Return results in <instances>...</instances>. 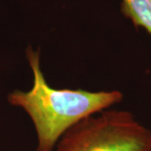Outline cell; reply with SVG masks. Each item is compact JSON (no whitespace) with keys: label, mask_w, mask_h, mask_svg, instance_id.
<instances>
[{"label":"cell","mask_w":151,"mask_h":151,"mask_svg":"<svg viewBox=\"0 0 151 151\" xmlns=\"http://www.w3.org/2000/svg\"><path fill=\"white\" fill-rule=\"evenodd\" d=\"M26 56L33 72V86L9 93L11 105L29 115L36 134V151H53L59 139L72 126L87 117L120 103L118 90L90 92L83 89H56L49 85L40 66V50L28 47Z\"/></svg>","instance_id":"1"},{"label":"cell","mask_w":151,"mask_h":151,"mask_svg":"<svg viewBox=\"0 0 151 151\" xmlns=\"http://www.w3.org/2000/svg\"><path fill=\"white\" fill-rule=\"evenodd\" d=\"M53 151H151V129L130 112L106 109L72 126Z\"/></svg>","instance_id":"2"},{"label":"cell","mask_w":151,"mask_h":151,"mask_svg":"<svg viewBox=\"0 0 151 151\" xmlns=\"http://www.w3.org/2000/svg\"><path fill=\"white\" fill-rule=\"evenodd\" d=\"M121 11L135 27L143 28L151 37V0H122Z\"/></svg>","instance_id":"3"}]
</instances>
